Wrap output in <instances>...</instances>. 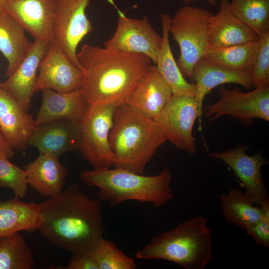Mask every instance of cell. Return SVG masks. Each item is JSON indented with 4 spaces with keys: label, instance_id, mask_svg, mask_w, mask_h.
I'll list each match as a JSON object with an SVG mask.
<instances>
[{
    "label": "cell",
    "instance_id": "obj_1",
    "mask_svg": "<svg viewBox=\"0 0 269 269\" xmlns=\"http://www.w3.org/2000/svg\"><path fill=\"white\" fill-rule=\"evenodd\" d=\"M101 203L73 184L38 204L41 219L38 230L57 248L72 254L89 253L103 237Z\"/></svg>",
    "mask_w": 269,
    "mask_h": 269
},
{
    "label": "cell",
    "instance_id": "obj_2",
    "mask_svg": "<svg viewBox=\"0 0 269 269\" xmlns=\"http://www.w3.org/2000/svg\"><path fill=\"white\" fill-rule=\"evenodd\" d=\"M89 106L126 103L152 66L147 56L86 44L77 53Z\"/></svg>",
    "mask_w": 269,
    "mask_h": 269
},
{
    "label": "cell",
    "instance_id": "obj_3",
    "mask_svg": "<svg viewBox=\"0 0 269 269\" xmlns=\"http://www.w3.org/2000/svg\"><path fill=\"white\" fill-rule=\"evenodd\" d=\"M166 141L153 118L127 103L117 107L109 134L115 167L144 174L147 164Z\"/></svg>",
    "mask_w": 269,
    "mask_h": 269
},
{
    "label": "cell",
    "instance_id": "obj_4",
    "mask_svg": "<svg viewBox=\"0 0 269 269\" xmlns=\"http://www.w3.org/2000/svg\"><path fill=\"white\" fill-rule=\"evenodd\" d=\"M115 167L82 171L79 177L84 184L98 187V198L111 206L135 200L160 208L173 199L170 187L172 177L167 166L152 176Z\"/></svg>",
    "mask_w": 269,
    "mask_h": 269
},
{
    "label": "cell",
    "instance_id": "obj_5",
    "mask_svg": "<svg viewBox=\"0 0 269 269\" xmlns=\"http://www.w3.org/2000/svg\"><path fill=\"white\" fill-rule=\"evenodd\" d=\"M208 219L197 216L153 238L135 254L140 260H163L186 269H204L213 260L212 232Z\"/></svg>",
    "mask_w": 269,
    "mask_h": 269
},
{
    "label": "cell",
    "instance_id": "obj_6",
    "mask_svg": "<svg viewBox=\"0 0 269 269\" xmlns=\"http://www.w3.org/2000/svg\"><path fill=\"white\" fill-rule=\"evenodd\" d=\"M213 14L203 8L187 5L171 18L169 32L180 50L177 65L183 75L192 81L195 64L210 47L209 22Z\"/></svg>",
    "mask_w": 269,
    "mask_h": 269
},
{
    "label": "cell",
    "instance_id": "obj_7",
    "mask_svg": "<svg viewBox=\"0 0 269 269\" xmlns=\"http://www.w3.org/2000/svg\"><path fill=\"white\" fill-rule=\"evenodd\" d=\"M118 105L89 106L80 123L78 151L94 169L115 166V157L109 142L113 116Z\"/></svg>",
    "mask_w": 269,
    "mask_h": 269
},
{
    "label": "cell",
    "instance_id": "obj_8",
    "mask_svg": "<svg viewBox=\"0 0 269 269\" xmlns=\"http://www.w3.org/2000/svg\"><path fill=\"white\" fill-rule=\"evenodd\" d=\"M89 3L90 0H55L52 24V42L82 72L77 48L94 29L86 13Z\"/></svg>",
    "mask_w": 269,
    "mask_h": 269
},
{
    "label": "cell",
    "instance_id": "obj_9",
    "mask_svg": "<svg viewBox=\"0 0 269 269\" xmlns=\"http://www.w3.org/2000/svg\"><path fill=\"white\" fill-rule=\"evenodd\" d=\"M217 93L220 99L206 105L204 113L211 121L224 115L246 124L256 118L269 121V86L256 88L247 93L242 92L237 87L230 90L221 86Z\"/></svg>",
    "mask_w": 269,
    "mask_h": 269
},
{
    "label": "cell",
    "instance_id": "obj_10",
    "mask_svg": "<svg viewBox=\"0 0 269 269\" xmlns=\"http://www.w3.org/2000/svg\"><path fill=\"white\" fill-rule=\"evenodd\" d=\"M198 116L194 97L173 95L153 119L166 141L193 155L196 152L193 128Z\"/></svg>",
    "mask_w": 269,
    "mask_h": 269
},
{
    "label": "cell",
    "instance_id": "obj_11",
    "mask_svg": "<svg viewBox=\"0 0 269 269\" xmlns=\"http://www.w3.org/2000/svg\"><path fill=\"white\" fill-rule=\"evenodd\" d=\"M118 12V22L113 36L105 43V47L113 50L144 54L155 64L162 42L159 35L149 22L147 16L141 19L127 17L115 4L110 2Z\"/></svg>",
    "mask_w": 269,
    "mask_h": 269
},
{
    "label": "cell",
    "instance_id": "obj_12",
    "mask_svg": "<svg viewBox=\"0 0 269 269\" xmlns=\"http://www.w3.org/2000/svg\"><path fill=\"white\" fill-rule=\"evenodd\" d=\"M248 147L241 144L228 150L208 152L207 154L230 167L242 182L245 188L244 193L251 202L261 206L269 201V193L261 174L262 167L269 161L261 151L253 155L247 154Z\"/></svg>",
    "mask_w": 269,
    "mask_h": 269
},
{
    "label": "cell",
    "instance_id": "obj_13",
    "mask_svg": "<svg viewBox=\"0 0 269 269\" xmlns=\"http://www.w3.org/2000/svg\"><path fill=\"white\" fill-rule=\"evenodd\" d=\"M35 93L50 89L61 93L81 89L83 72L76 67L54 42L39 66Z\"/></svg>",
    "mask_w": 269,
    "mask_h": 269
},
{
    "label": "cell",
    "instance_id": "obj_14",
    "mask_svg": "<svg viewBox=\"0 0 269 269\" xmlns=\"http://www.w3.org/2000/svg\"><path fill=\"white\" fill-rule=\"evenodd\" d=\"M55 0H3L0 9L13 17L34 39L52 42Z\"/></svg>",
    "mask_w": 269,
    "mask_h": 269
},
{
    "label": "cell",
    "instance_id": "obj_15",
    "mask_svg": "<svg viewBox=\"0 0 269 269\" xmlns=\"http://www.w3.org/2000/svg\"><path fill=\"white\" fill-rule=\"evenodd\" d=\"M80 140V123L62 119L34 127L28 145L37 148L39 154L59 157L66 152L78 150Z\"/></svg>",
    "mask_w": 269,
    "mask_h": 269
},
{
    "label": "cell",
    "instance_id": "obj_16",
    "mask_svg": "<svg viewBox=\"0 0 269 269\" xmlns=\"http://www.w3.org/2000/svg\"><path fill=\"white\" fill-rule=\"evenodd\" d=\"M51 43L34 39L18 67L4 82L0 83V88L8 92L27 112L35 93L39 64Z\"/></svg>",
    "mask_w": 269,
    "mask_h": 269
},
{
    "label": "cell",
    "instance_id": "obj_17",
    "mask_svg": "<svg viewBox=\"0 0 269 269\" xmlns=\"http://www.w3.org/2000/svg\"><path fill=\"white\" fill-rule=\"evenodd\" d=\"M195 82V99L198 109V130L202 131L203 102L206 95L213 88L225 83L241 85L247 89L253 87L251 72H237L218 66L205 57L195 64L193 72Z\"/></svg>",
    "mask_w": 269,
    "mask_h": 269
},
{
    "label": "cell",
    "instance_id": "obj_18",
    "mask_svg": "<svg viewBox=\"0 0 269 269\" xmlns=\"http://www.w3.org/2000/svg\"><path fill=\"white\" fill-rule=\"evenodd\" d=\"M210 47H223L256 41L257 33L232 11L229 0H221L209 22Z\"/></svg>",
    "mask_w": 269,
    "mask_h": 269
},
{
    "label": "cell",
    "instance_id": "obj_19",
    "mask_svg": "<svg viewBox=\"0 0 269 269\" xmlns=\"http://www.w3.org/2000/svg\"><path fill=\"white\" fill-rule=\"evenodd\" d=\"M34 123L31 114L0 88V128L14 150L23 151L27 148Z\"/></svg>",
    "mask_w": 269,
    "mask_h": 269
},
{
    "label": "cell",
    "instance_id": "obj_20",
    "mask_svg": "<svg viewBox=\"0 0 269 269\" xmlns=\"http://www.w3.org/2000/svg\"><path fill=\"white\" fill-rule=\"evenodd\" d=\"M41 91L42 102L34 119V127L62 119L80 123L89 107L81 89L68 93L58 92L50 89Z\"/></svg>",
    "mask_w": 269,
    "mask_h": 269
},
{
    "label": "cell",
    "instance_id": "obj_21",
    "mask_svg": "<svg viewBox=\"0 0 269 269\" xmlns=\"http://www.w3.org/2000/svg\"><path fill=\"white\" fill-rule=\"evenodd\" d=\"M28 184L41 195L51 197L62 191L68 171L59 157L43 154L24 168Z\"/></svg>",
    "mask_w": 269,
    "mask_h": 269
},
{
    "label": "cell",
    "instance_id": "obj_22",
    "mask_svg": "<svg viewBox=\"0 0 269 269\" xmlns=\"http://www.w3.org/2000/svg\"><path fill=\"white\" fill-rule=\"evenodd\" d=\"M172 95L169 85L152 65L126 103L153 119Z\"/></svg>",
    "mask_w": 269,
    "mask_h": 269
},
{
    "label": "cell",
    "instance_id": "obj_23",
    "mask_svg": "<svg viewBox=\"0 0 269 269\" xmlns=\"http://www.w3.org/2000/svg\"><path fill=\"white\" fill-rule=\"evenodd\" d=\"M24 28L11 16L0 9V51L8 62L4 74L8 77L26 56L31 43Z\"/></svg>",
    "mask_w": 269,
    "mask_h": 269
},
{
    "label": "cell",
    "instance_id": "obj_24",
    "mask_svg": "<svg viewBox=\"0 0 269 269\" xmlns=\"http://www.w3.org/2000/svg\"><path fill=\"white\" fill-rule=\"evenodd\" d=\"M171 18L167 13L160 16L162 40L154 65L169 85L173 95L195 97V84L189 83L185 79L172 52L168 30Z\"/></svg>",
    "mask_w": 269,
    "mask_h": 269
},
{
    "label": "cell",
    "instance_id": "obj_25",
    "mask_svg": "<svg viewBox=\"0 0 269 269\" xmlns=\"http://www.w3.org/2000/svg\"><path fill=\"white\" fill-rule=\"evenodd\" d=\"M20 199L14 196L6 201L0 200V237L38 230L41 219L38 204Z\"/></svg>",
    "mask_w": 269,
    "mask_h": 269
},
{
    "label": "cell",
    "instance_id": "obj_26",
    "mask_svg": "<svg viewBox=\"0 0 269 269\" xmlns=\"http://www.w3.org/2000/svg\"><path fill=\"white\" fill-rule=\"evenodd\" d=\"M221 207L225 221L247 230L263 216V210L254 206L245 193L238 189H232L220 195Z\"/></svg>",
    "mask_w": 269,
    "mask_h": 269
},
{
    "label": "cell",
    "instance_id": "obj_27",
    "mask_svg": "<svg viewBox=\"0 0 269 269\" xmlns=\"http://www.w3.org/2000/svg\"><path fill=\"white\" fill-rule=\"evenodd\" d=\"M258 40L227 47H210L204 57L230 70L251 72L258 51Z\"/></svg>",
    "mask_w": 269,
    "mask_h": 269
},
{
    "label": "cell",
    "instance_id": "obj_28",
    "mask_svg": "<svg viewBox=\"0 0 269 269\" xmlns=\"http://www.w3.org/2000/svg\"><path fill=\"white\" fill-rule=\"evenodd\" d=\"M32 252L19 232L0 237V269H31Z\"/></svg>",
    "mask_w": 269,
    "mask_h": 269
},
{
    "label": "cell",
    "instance_id": "obj_29",
    "mask_svg": "<svg viewBox=\"0 0 269 269\" xmlns=\"http://www.w3.org/2000/svg\"><path fill=\"white\" fill-rule=\"evenodd\" d=\"M230 8L260 35L269 32V0H231Z\"/></svg>",
    "mask_w": 269,
    "mask_h": 269
},
{
    "label": "cell",
    "instance_id": "obj_30",
    "mask_svg": "<svg viewBox=\"0 0 269 269\" xmlns=\"http://www.w3.org/2000/svg\"><path fill=\"white\" fill-rule=\"evenodd\" d=\"M99 269H135L134 260L119 249L112 242L100 238L89 252Z\"/></svg>",
    "mask_w": 269,
    "mask_h": 269
},
{
    "label": "cell",
    "instance_id": "obj_31",
    "mask_svg": "<svg viewBox=\"0 0 269 269\" xmlns=\"http://www.w3.org/2000/svg\"><path fill=\"white\" fill-rule=\"evenodd\" d=\"M24 169L11 163L9 158L0 157V188L10 189L14 196L23 198L28 190Z\"/></svg>",
    "mask_w": 269,
    "mask_h": 269
},
{
    "label": "cell",
    "instance_id": "obj_32",
    "mask_svg": "<svg viewBox=\"0 0 269 269\" xmlns=\"http://www.w3.org/2000/svg\"><path fill=\"white\" fill-rule=\"evenodd\" d=\"M258 48L251 70L253 86H269V32L258 35Z\"/></svg>",
    "mask_w": 269,
    "mask_h": 269
},
{
    "label": "cell",
    "instance_id": "obj_33",
    "mask_svg": "<svg viewBox=\"0 0 269 269\" xmlns=\"http://www.w3.org/2000/svg\"><path fill=\"white\" fill-rule=\"evenodd\" d=\"M263 210L262 219L247 230V234L258 245L269 248V201L260 206Z\"/></svg>",
    "mask_w": 269,
    "mask_h": 269
},
{
    "label": "cell",
    "instance_id": "obj_34",
    "mask_svg": "<svg viewBox=\"0 0 269 269\" xmlns=\"http://www.w3.org/2000/svg\"><path fill=\"white\" fill-rule=\"evenodd\" d=\"M56 269H99L95 261L89 253L73 254L66 267Z\"/></svg>",
    "mask_w": 269,
    "mask_h": 269
},
{
    "label": "cell",
    "instance_id": "obj_35",
    "mask_svg": "<svg viewBox=\"0 0 269 269\" xmlns=\"http://www.w3.org/2000/svg\"><path fill=\"white\" fill-rule=\"evenodd\" d=\"M15 153L14 149L9 143L0 128V157L10 158Z\"/></svg>",
    "mask_w": 269,
    "mask_h": 269
},
{
    "label": "cell",
    "instance_id": "obj_36",
    "mask_svg": "<svg viewBox=\"0 0 269 269\" xmlns=\"http://www.w3.org/2000/svg\"><path fill=\"white\" fill-rule=\"evenodd\" d=\"M184 3L186 4H189L191 2H194L197 0L205 1L211 4L215 5L217 3V0H182Z\"/></svg>",
    "mask_w": 269,
    "mask_h": 269
},
{
    "label": "cell",
    "instance_id": "obj_37",
    "mask_svg": "<svg viewBox=\"0 0 269 269\" xmlns=\"http://www.w3.org/2000/svg\"><path fill=\"white\" fill-rule=\"evenodd\" d=\"M3 0H0V3Z\"/></svg>",
    "mask_w": 269,
    "mask_h": 269
}]
</instances>
